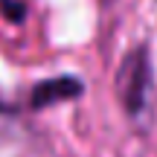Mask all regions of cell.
<instances>
[{
    "mask_svg": "<svg viewBox=\"0 0 157 157\" xmlns=\"http://www.w3.org/2000/svg\"><path fill=\"white\" fill-rule=\"evenodd\" d=\"M117 96L131 117H140L148 108L151 96V64H148L146 47H137L125 56L117 70Z\"/></svg>",
    "mask_w": 157,
    "mask_h": 157,
    "instance_id": "cell-1",
    "label": "cell"
},
{
    "mask_svg": "<svg viewBox=\"0 0 157 157\" xmlns=\"http://www.w3.org/2000/svg\"><path fill=\"white\" fill-rule=\"evenodd\" d=\"M78 93H82V82L78 78H50V82H41L32 90V108H47L52 102L73 99Z\"/></svg>",
    "mask_w": 157,
    "mask_h": 157,
    "instance_id": "cell-2",
    "label": "cell"
}]
</instances>
